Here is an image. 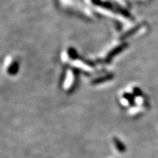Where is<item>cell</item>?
Wrapping results in <instances>:
<instances>
[{"label":"cell","instance_id":"obj_1","mask_svg":"<svg viewBox=\"0 0 158 158\" xmlns=\"http://www.w3.org/2000/svg\"><path fill=\"white\" fill-rule=\"evenodd\" d=\"M114 144H115L116 148L118 149V152H120L121 153H124V152L126 151L125 145H124V144L122 143L119 139H118V138H114Z\"/></svg>","mask_w":158,"mask_h":158},{"label":"cell","instance_id":"obj_2","mask_svg":"<svg viewBox=\"0 0 158 158\" xmlns=\"http://www.w3.org/2000/svg\"><path fill=\"white\" fill-rule=\"evenodd\" d=\"M19 70V64L16 62H14L11 66L9 68L8 72L10 74H15Z\"/></svg>","mask_w":158,"mask_h":158}]
</instances>
